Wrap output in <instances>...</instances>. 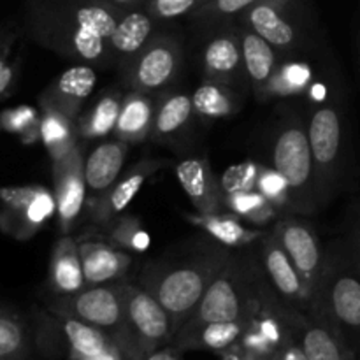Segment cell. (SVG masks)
Masks as SVG:
<instances>
[{
  "label": "cell",
  "mask_w": 360,
  "mask_h": 360,
  "mask_svg": "<svg viewBox=\"0 0 360 360\" xmlns=\"http://www.w3.org/2000/svg\"><path fill=\"white\" fill-rule=\"evenodd\" d=\"M122 13L108 0H23V30L41 48L105 69Z\"/></svg>",
  "instance_id": "6da1fadb"
},
{
  "label": "cell",
  "mask_w": 360,
  "mask_h": 360,
  "mask_svg": "<svg viewBox=\"0 0 360 360\" xmlns=\"http://www.w3.org/2000/svg\"><path fill=\"white\" fill-rule=\"evenodd\" d=\"M234 250L210 236L178 243L146 262L137 283L171 315L174 334L190 319Z\"/></svg>",
  "instance_id": "7a4b0ae2"
},
{
  "label": "cell",
  "mask_w": 360,
  "mask_h": 360,
  "mask_svg": "<svg viewBox=\"0 0 360 360\" xmlns=\"http://www.w3.org/2000/svg\"><path fill=\"white\" fill-rule=\"evenodd\" d=\"M271 288L257 246L234 250L183 327L246 319Z\"/></svg>",
  "instance_id": "3957f363"
},
{
  "label": "cell",
  "mask_w": 360,
  "mask_h": 360,
  "mask_svg": "<svg viewBox=\"0 0 360 360\" xmlns=\"http://www.w3.org/2000/svg\"><path fill=\"white\" fill-rule=\"evenodd\" d=\"M313 309H322L355 352L360 347V267L347 236L326 246V262ZM309 313V311H308Z\"/></svg>",
  "instance_id": "277c9868"
},
{
  "label": "cell",
  "mask_w": 360,
  "mask_h": 360,
  "mask_svg": "<svg viewBox=\"0 0 360 360\" xmlns=\"http://www.w3.org/2000/svg\"><path fill=\"white\" fill-rule=\"evenodd\" d=\"M34 343L46 360H130L104 330L74 319L34 309Z\"/></svg>",
  "instance_id": "5b68a950"
},
{
  "label": "cell",
  "mask_w": 360,
  "mask_h": 360,
  "mask_svg": "<svg viewBox=\"0 0 360 360\" xmlns=\"http://www.w3.org/2000/svg\"><path fill=\"white\" fill-rule=\"evenodd\" d=\"M271 167L280 172L290 190L295 214L319 211L308 127L297 115H285L274 125L269 139Z\"/></svg>",
  "instance_id": "8992f818"
},
{
  "label": "cell",
  "mask_w": 360,
  "mask_h": 360,
  "mask_svg": "<svg viewBox=\"0 0 360 360\" xmlns=\"http://www.w3.org/2000/svg\"><path fill=\"white\" fill-rule=\"evenodd\" d=\"M308 137L319 207H326L338 195L347 171L348 123L336 104H320L309 115Z\"/></svg>",
  "instance_id": "52a82bcc"
},
{
  "label": "cell",
  "mask_w": 360,
  "mask_h": 360,
  "mask_svg": "<svg viewBox=\"0 0 360 360\" xmlns=\"http://www.w3.org/2000/svg\"><path fill=\"white\" fill-rule=\"evenodd\" d=\"M122 301L130 359L144 360L172 343L174 326L171 315L146 288L134 281H122Z\"/></svg>",
  "instance_id": "ba28073f"
},
{
  "label": "cell",
  "mask_w": 360,
  "mask_h": 360,
  "mask_svg": "<svg viewBox=\"0 0 360 360\" xmlns=\"http://www.w3.org/2000/svg\"><path fill=\"white\" fill-rule=\"evenodd\" d=\"M44 308L55 315L79 320V322L104 330L109 336L115 338L129 355L125 319H123L122 281L112 285L86 287L72 295H48L44 299Z\"/></svg>",
  "instance_id": "9c48e42d"
},
{
  "label": "cell",
  "mask_w": 360,
  "mask_h": 360,
  "mask_svg": "<svg viewBox=\"0 0 360 360\" xmlns=\"http://www.w3.org/2000/svg\"><path fill=\"white\" fill-rule=\"evenodd\" d=\"M306 14V0H259L234 23L253 30L281 56H288L304 42Z\"/></svg>",
  "instance_id": "30bf717a"
},
{
  "label": "cell",
  "mask_w": 360,
  "mask_h": 360,
  "mask_svg": "<svg viewBox=\"0 0 360 360\" xmlns=\"http://www.w3.org/2000/svg\"><path fill=\"white\" fill-rule=\"evenodd\" d=\"M183 42L176 34L155 32L143 51L122 70L127 90L157 94L176 81L183 69Z\"/></svg>",
  "instance_id": "8fae6325"
},
{
  "label": "cell",
  "mask_w": 360,
  "mask_h": 360,
  "mask_svg": "<svg viewBox=\"0 0 360 360\" xmlns=\"http://www.w3.org/2000/svg\"><path fill=\"white\" fill-rule=\"evenodd\" d=\"M56 213L55 195L39 185L0 188V231L14 239H30Z\"/></svg>",
  "instance_id": "7c38bea8"
},
{
  "label": "cell",
  "mask_w": 360,
  "mask_h": 360,
  "mask_svg": "<svg viewBox=\"0 0 360 360\" xmlns=\"http://www.w3.org/2000/svg\"><path fill=\"white\" fill-rule=\"evenodd\" d=\"M271 232L276 236L280 245L290 257L302 283L315 301V292L326 262V248L322 246L315 227L295 213H285L273 225Z\"/></svg>",
  "instance_id": "4fadbf2b"
},
{
  "label": "cell",
  "mask_w": 360,
  "mask_h": 360,
  "mask_svg": "<svg viewBox=\"0 0 360 360\" xmlns=\"http://www.w3.org/2000/svg\"><path fill=\"white\" fill-rule=\"evenodd\" d=\"M210 34L200 53V70L204 79L227 84L238 91L252 88L246 76L238 25H224Z\"/></svg>",
  "instance_id": "5bb4252c"
},
{
  "label": "cell",
  "mask_w": 360,
  "mask_h": 360,
  "mask_svg": "<svg viewBox=\"0 0 360 360\" xmlns=\"http://www.w3.org/2000/svg\"><path fill=\"white\" fill-rule=\"evenodd\" d=\"M255 246L264 273H266L274 294L288 308L308 313L313 308L311 294L302 283L297 269L292 264L290 257L287 255L283 246L280 245L276 236L271 231L266 232V236Z\"/></svg>",
  "instance_id": "9a60e30c"
},
{
  "label": "cell",
  "mask_w": 360,
  "mask_h": 360,
  "mask_svg": "<svg viewBox=\"0 0 360 360\" xmlns=\"http://www.w3.org/2000/svg\"><path fill=\"white\" fill-rule=\"evenodd\" d=\"M53 195L56 202V220L62 234H69L79 220L86 199L83 148L77 144L72 151L53 160Z\"/></svg>",
  "instance_id": "2e32d148"
},
{
  "label": "cell",
  "mask_w": 360,
  "mask_h": 360,
  "mask_svg": "<svg viewBox=\"0 0 360 360\" xmlns=\"http://www.w3.org/2000/svg\"><path fill=\"white\" fill-rule=\"evenodd\" d=\"M169 162L164 158H143L134 164L129 171L116 179L115 185L91 202V218L95 224L108 227L112 220L122 214V211L132 202L134 197L141 192L144 183L164 169Z\"/></svg>",
  "instance_id": "e0dca14e"
},
{
  "label": "cell",
  "mask_w": 360,
  "mask_h": 360,
  "mask_svg": "<svg viewBox=\"0 0 360 360\" xmlns=\"http://www.w3.org/2000/svg\"><path fill=\"white\" fill-rule=\"evenodd\" d=\"M297 336L309 360H359L340 327L322 309L301 313Z\"/></svg>",
  "instance_id": "ac0fdd59"
},
{
  "label": "cell",
  "mask_w": 360,
  "mask_h": 360,
  "mask_svg": "<svg viewBox=\"0 0 360 360\" xmlns=\"http://www.w3.org/2000/svg\"><path fill=\"white\" fill-rule=\"evenodd\" d=\"M95 84H97V72L94 67L86 63H77L63 70L58 77L51 81V84L39 97V105L56 109L62 115L77 120Z\"/></svg>",
  "instance_id": "d6986e66"
},
{
  "label": "cell",
  "mask_w": 360,
  "mask_h": 360,
  "mask_svg": "<svg viewBox=\"0 0 360 360\" xmlns=\"http://www.w3.org/2000/svg\"><path fill=\"white\" fill-rule=\"evenodd\" d=\"M176 176L199 214L225 211L224 188L206 157H188L176 164Z\"/></svg>",
  "instance_id": "ffe728a7"
},
{
  "label": "cell",
  "mask_w": 360,
  "mask_h": 360,
  "mask_svg": "<svg viewBox=\"0 0 360 360\" xmlns=\"http://www.w3.org/2000/svg\"><path fill=\"white\" fill-rule=\"evenodd\" d=\"M77 248H79L86 287L127 281V274L132 267V259L125 250L98 239H84V241L81 239L77 241Z\"/></svg>",
  "instance_id": "44dd1931"
},
{
  "label": "cell",
  "mask_w": 360,
  "mask_h": 360,
  "mask_svg": "<svg viewBox=\"0 0 360 360\" xmlns=\"http://www.w3.org/2000/svg\"><path fill=\"white\" fill-rule=\"evenodd\" d=\"M157 23L144 9L123 11L109 42L112 67L125 69L153 37Z\"/></svg>",
  "instance_id": "7402d4cb"
},
{
  "label": "cell",
  "mask_w": 360,
  "mask_h": 360,
  "mask_svg": "<svg viewBox=\"0 0 360 360\" xmlns=\"http://www.w3.org/2000/svg\"><path fill=\"white\" fill-rule=\"evenodd\" d=\"M250 316V315H248ZM248 316L232 322H207L200 326L181 327L172 338V347L179 352H213L221 354L239 343L246 329Z\"/></svg>",
  "instance_id": "603a6c76"
},
{
  "label": "cell",
  "mask_w": 360,
  "mask_h": 360,
  "mask_svg": "<svg viewBox=\"0 0 360 360\" xmlns=\"http://www.w3.org/2000/svg\"><path fill=\"white\" fill-rule=\"evenodd\" d=\"M48 295H72L86 288L76 239L62 234L53 245L48 267Z\"/></svg>",
  "instance_id": "cb8c5ba5"
},
{
  "label": "cell",
  "mask_w": 360,
  "mask_h": 360,
  "mask_svg": "<svg viewBox=\"0 0 360 360\" xmlns=\"http://www.w3.org/2000/svg\"><path fill=\"white\" fill-rule=\"evenodd\" d=\"M238 28L239 35H241L243 58H245V69L250 86H252L255 97L264 102L267 101L269 84L273 81L278 65H280L281 55L266 39H262L253 30L241 27V25H238Z\"/></svg>",
  "instance_id": "d4e9b609"
},
{
  "label": "cell",
  "mask_w": 360,
  "mask_h": 360,
  "mask_svg": "<svg viewBox=\"0 0 360 360\" xmlns=\"http://www.w3.org/2000/svg\"><path fill=\"white\" fill-rule=\"evenodd\" d=\"M192 95L181 90H167L157 98L155 108L153 129L150 139L157 143H171L181 139L183 134L190 129L193 122Z\"/></svg>",
  "instance_id": "484cf974"
},
{
  "label": "cell",
  "mask_w": 360,
  "mask_h": 360,
  "mask_svg": "<svg viewBox=\"0 0 360 360\" xmlns=\"http://www.w3.org/2000/svg\"><path fill=\"white\" fill-rule=\"evenodd\" d=\"M130 144L115 139L102 143L84 158V179L94 200L104 195L116 183L125 165Z\"/></svg>",
  "instance_id": "4316f807"
},
{
  "label": "cell",
  "mask_w": 360,
  "mask_h": 360,
  "mask_svg": "<svg viewBox=\"0 0 360 360\" xmlns=\"http://www.w3.org/2000/svg\"><path fill=\"white\" fill-rule=\"evenodd\" d=\"M157 98L144 91L127 90L112 136L127 144H141L151 137Z\"/></svg>",
  "instance_id": "83f0119b"
},
{
  "label": "cell",
  "mask_w": 360,
  "mask_h": 360,
  "mask_svg": "<svg viewBox=\"0 0 360 360\" xmlns=\"http://www.w3.org/2000/svg\"><path fill=\"white\" fill-rule=\"evenodd\" d=\"M188 220L202 229L210 238L217 239L218 243L232 250L257 245L266 236L264 231L246 227L245 220H241L238 214L231 213V211H221V213L214 214L197 213L193 217H188Z\"/></svg>",
  "instance_id": "f1b7e54d"
},
{
  "label": "cell",
  "mask_w": 360,
  "mask_h": 360,
  "mask_svg": "<svg viewBox=\"0 0 360 360\" xmlns=\"http://www.w3.org/2000/svg\"><path fill=\"white\" fill-rule=\"evenodd\" d=\"M241 91L227 86V84L206 81L199 84L192 94L193 111L199 118L213 122V120L229 118L241 109Z\"/></svg>",
  "instance_id": "f546056e"
},
{
  "label": "cell",
  "mask_w": 360,
  "mask_h": 360,
  "mask_svg": "<svg viewBox=\"0 0 360 360\" xmlns=\"http://www.w3.org/2000/svg\"><path fill=\"white\" fill-rule=\"evenodd\" d=\"M123 94L118 90H108L97 98L86 112L77 118V132L79 139L94 141L115 134L118 123L120 109H122Z\"/></svg>",
  "instance_id": "4dcf8cb0"
},
{
  "label": "cell",
  "mask_w": 360,
  "mask_h": 360,
  "mask_svg": "<svg viewBox=\"0 0 360 360\" xmlns=\"http://www.w3.org/2000/svg\"><path fill=\"white\" fill-rule=\"evenodd\" d=\"M34 343V329L9 306L0 304V360H28Z\"/></svg>",
  "instance_id": "1f68e13d"
},
{
  "label": "cell",
  "mask_w": 360,
  "mask_h": 360,
  "mask_svg": "<svg viewBox=\"0 0 360 360\" xmlns=\"http://www.w3.org/2000/svg\"><path fill=\"white\" fill-rule=\"evenodd\" d=\"M41 141L53 160L72 151L79 144L77 120L51 108H41Z\"/></svg>",
  "instance_id": "d6a6232c"
},
{
  "label": "cell",
  "mask_w": 360,
  "mask_h": 360,
  "mask_svg": "<svg viewBox=\"0 0 360 360\" xmlns=\"http://www.w3.org/2000/svg\"><path fill=\"white\" fill-rule=\"evenodd\" d=\"M224 202L225 211L238 214L241 220L257 225V227L269 224L274 225L285 214L276 206H273L259 190H250V192L241 193H225Z\"/></svg>",
  "instance_id": "836d02e7"
},
{
  "label": "cell",
  "mask_w": 360,
  "mask_h": 360,
  "mask_svg": "<svg viewBox=\"0 0 360 360\" xmlns=\"http://www.w3.org/2000/svg\"><path fill=\"white\" fill-rule=\"evenodd\" d=\"M313 86V69L309 63L299 60L280 62L267 91V101L306 95Z\"/></svg>",
  "instance_id": "e575fe53"
},
{
  "label": "cell",
  "mask_w": 360,
  "mask_h": 360,
  "mask_svg": "<svg viewBox=\"0 0 360 360\" xmlns=\"http://www.w3.org/2000/svg\"><path fill=\"white\" fill-rule=\"evenodd\" d=\"M257 2L259 0H210L202 7L193 11L188 20L200 30L211 32L224 25L234 23L239 14L245 13Z\"/></svg>",
  "instance_id": "d590c367"
},
{
  "label": "cell",
  "mask_w": 360,
  "mask_h": 360,
  "mask_svg": "<svg viewBox=\"0 0 360 360\" xmlns=\"http://www.w3.org/2000/svg\"><path fill=\"white\" fill-rule=\"evenodd\" d=\"M108 238L118 248L125 252H146L151 245L150 234L143 227L141 220L132 214L118 217L108 225Z\"/></svg>",
  "instance_id": "8d00e7d4"
},
{
  "label": "cell",
  "mask_w": 360,
  "mask_h": 360,
  "mask_svg": "<svg viewBox=\"0 0 360 360\" xmlns=\"http://www.w3.org/2000/svg\"><path fill=\"white\" fill-rule=\"evenodd\" d=\"M20 34L21 28L16 23H4L0 27V98L16 83L20 56H13V51Z\"/></svg>",
  "instance_id": "74e56055"
},
{
  "label": "cell",
  "mask_w": 360,
  "mask_h": 360,
  "mask_svg": "<svg viewBox=\"0 0 360 360\" xmlns=\"http://www.w3.org/2000/svg\"><path fill=\"white\" fill-rule=\"evenodd\" d=\"M0 127L20 136L23 143L41 139V115L30 105H18L0 112Z\"/></svg>",
  "instance_id": "f35d334b"
},
{
  "label": "cell",
  "mask_w": 360,
  "mask_h": 360,
  "mask_svg": "<svg viewBox=\"0 0 360 360\" xmlns=\"http://www.w3.org/2000/svg\"><path fill=\"white\" fill-rule=\"evenodd\" d=\"M257 190L273 206H276L281 213H294L290 190H288L287 181L271 165H262L260 167L259 179H257Z\"/></svg>",
  "instance_id": "ab89813d"
},
{
  "label": "cell",
  "mask_w": 360,
  "mask_h": 360,
  "mask_svg": "<svg viewBox=\"0 0 360 360\" xmlns=\"http://www.w3.org/2000/svg\"><path fill=\"white\" fill-rule=\"evenodd\" d=\"M210 0H148L143 9L158 23L172 21L178 18H188L193 11L202 7Z\"/></svg>",
  "instance_id": "60d3db41"
},
{
  "label": "cell",
  "mask_w": 360,
  "mask_h": 360,
  "mask_svg": "<svg viewBox=\"0 0 360 360\" xmlns=\"http://www.w3.org/2000/svg\"><path fill=\"white\" fill-rule=\"evenodd\" d=\"M262 165L257 162H245V164L232 165L220 178L224 193H241L257 190V179Z\"/></svg>",
  "instance_id": "b9f144b4"
},
{
  "label": "cell",
  "mask_w": 360,
  "mask_h": 360,
  "mask_svg": "<svg viewBox=\"0 0 360 360\" xmlns=\"http://www.w3.org/2000/svg\"><path fill=\"white\" fill-rule=\"evenodd\" d=\"M271 360H309L308 355H306L304 348H302L301 341H299V336L292 338L288 343H285L281 347V350L278 352Z\"/></svg>",
  "instance_id": "7bdbcfd3"
},
{
  "label": "cell",
  "mask_w": 360,
  "mask_h": 360,
  "mask_svg": "<svg viewBox=\"0 0 360 360\" xmlns=\"http://www.w3.org/2000/svg\"><path fill=\"white\" fill-rule=\"evenodd\" d=\"M348 241H350L352 252H354L355 260H357V266L360 267V197L355 204L354 210V218H352L350 232L347 234Z\"/></svg>",
  "instance_id": "ee69618b"
},
{
  "label": "cell",
  "mask_w": 360,
  "mask_h": 360,
  "mask_svg": "<svg viewBox=\"0 0 360 360\" xmlns=\"http://www.w3.org/2000/svg\"><path fill=\"white\" fill-rule=\"evenodd\" d=\"M144 360H185V359H183V352H179L178 348H174L172 345H167V347L150 354Z\"/></svg>",
  "instance_id": "f6af8a7d"
},
{
  "label": "cell",
  "mask_w": 360,
  "mask_h": 360,
  "mask_svg": "<svg viewBox=\"0 0 360 360\" xmlns=\"http://www.w3.org/2000/svg\"><path fill=\"white\" fill-rule=\"evenodd\" d=\"M109 4L116 7L120 11H134V9H143L144 4L148 0H108Z\"/></svg>",
  "instance_id": "bcb514c9"
},
{
  "label": "cell",
  "mask_w": 360,
  "mask_h": 360,
  "mask_svg": "<svg viewBox=\"0 0 360 360\" xmlns=\"http://www.w3.org/2000/svg\"><path fill=\"white\" fill-rule=\"evenodd\" d=\"M218 359L220 360H250L248 355L243 352V348L239 347V345H234V347L229 348V350L218 354Z\"/></svg>",
  "instance_id": "7dc6e473"
},
{
  "label": "cell",
  "mask_w": 360,
  "mask_h": 360,
  "mask_svg": "<svg viewBox=\"0 0 360 360\" xmlns=\"http://www.w3.org/2000/svg\"><path fill=\"white\" fill-rule=\"evenodd\" d=\"M359 62H360V34H359Z\"/></svg>",
  "instance_id": "c3c4849f"
},
{
  "label": "cell",
  "mask_w": 360,
  "mask_h": 360,
  "mask_svg": "<svg viewBox=\"0 0 360 360\" xmlns=\"http://www.w3.org/2000/svg\"><path fill=\"white\" fill-rule=\"evenodd\" d=\"M250 360H252V359H250Z\"/></svg>",
  "instance_id": "681fc988"
}]
</instances>
